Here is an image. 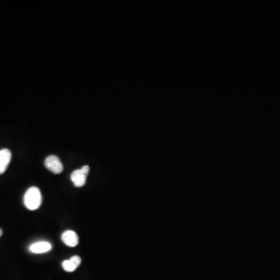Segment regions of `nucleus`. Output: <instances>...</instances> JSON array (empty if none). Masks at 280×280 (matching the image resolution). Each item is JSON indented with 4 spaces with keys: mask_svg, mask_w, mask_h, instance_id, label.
Returning a JSON list of instances; mask_svg holds the SVG:
<instances>
[{
    "mask_svg": "<svg viewBox=\"0 0 280 280\" xmlns=\"http://www.w3.org/2000/svg\"><path fill=\"white\" fill-rule=\"evenodd\" d=\"M24 205L29 210H36L41 206L42 196L41 191L37 187L28 188L23 198Z\"/></svg>",
    "mask_w": 280,
    "mask_h": 280,
    "instance_id": "obj_1",
    "label": "nucleus"
},
{
    "mask_svg": "<svg viewBox=\"0 0 280 280\" xmlns=\"http://www.w3.org/2000/svg\"><path fill=\"white\" fill-rule=\"evenodd\" d=\"M44 166L53 174H59L62 172L63 166L59 158L55 155H50L44 160Z\"/></svg>",
    "mask_w": 280,
    "mask_h": 280,
    "instance_id": "obj_2",
    "label": "nucleus"
},
{
    "mask_svg": "<svg viewBox=\"0 0 280 280\" xmlns=\"http://www.w3.org/2000/svg\"><path fill=\"white\" fill-rule=\"evenodd\" d=\"M11 157L12 153L9 149H2L0 150V174H3L7 169L11 161Z\"/></svg>",
    "mask_w": 280,
    "mask_h": 280,
    "instance_id": "obj_3",
    "label": "nucleus"
},
{
    "mask_svg": "<svg viewBox=\"0 0 280 280\" xmlns=\"http://www.w3.org/2000/svg\"><path fill=\"white\" fill-rule=\"evenodd\" d=\"M62 241L65 245L73 248L78 245L79 237L74 231H66L62 234Z\"/></svg>",
    "mask_w": 280,
    "mask_h": 280,
    "instance_id": "obj_4",
    "label": "nucleus"
},
{
    "mask_svg": "<svg viewBox=\"0 0 280 280\" xmlns=\"http://www.w3.org/2000/svg\"><path fill=\"white\" fill-rule=\"evenodd\" d=\"M81 258L80 256H73L71 259H69V260H65L62 263V268L65 271L72 273L78 268L81 264Z\"/></svg>",
    "mask_w": 280,
    "mask_h": 280,
    "instance_id": "obj_5",
    "label": "nucleus"
},
{
    "mask_svg": "<svg viewBox=\"0 0 280 280\" xmlns=\"http://www.w3.org/2000/svg\"><path fill=\"white\" fill-rule=\"evenodd\" d=\"M87 176L82 171L81 169L76 170L72 173L71 180L74 184L75 186L77 188L84 186L86 181H87Z\"/></svg>",
    "mask_w": 280,
    "mask_h": 280,
    "instance_id": "obj_6",
    "label": "nucleus"
},
{
    "mask_svg": "<svg viewBox=\"0 0 280 280\" xmlns=\"http://www.w3.org/2000/svg\"><path fill=\"white\" fill-rule=\"evenodd\" d=\"M52 249V245L46 241H41L33 244L30 247V251L34 254H42L49 252Z\"/></svg>",
    "mask_w": 280,
    "mask_h": 280,
    "instance_id": "obj_7",
    "label": "nucleus"
},
{
    "mask_svg": "<svg viewBox=\"0 0 280 280\" xmlns=\"http://www.w3.org/2000/svg\"><path fill=\"white\" fill-rule=\"evenodd\" d=\"M81 170L87 176L88 175L89 171H90V167H89V166H87V165H85V166L82 167Z\"/></svg>",
    "mask_w": 280,
    "mask_h": 280,
    "instance_id": "obj_8",
    "label": "nucleus"
},
{
    "mask_svg": "<svg viewBox=\"0 0 280 280\" xmlns=\"http://www.w3.org/2000/svg\"><path fill=\"white\" fill-rule=\"evenodd\" d=\"M2 229L0 228V238H1V237H2Z\"/></svg>",
    "mask_w": 280,
    "mask_h": 280,
    "instance_id": "obj_9",
    "label": "nucleus"
}]
</instances>
